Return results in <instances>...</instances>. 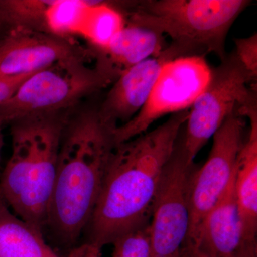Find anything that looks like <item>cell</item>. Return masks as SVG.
I'll list each match as a JSON object with an SVG mask.
<instances>
[{"label":"cell","instance_id":"obj_13","mask_svg":"<svg viewBox=\"0 0 257 257\" xmlns=\"http://www.w3.org/2000/svg\"><path fill=\"white\" fill-rule=\"evenodd\" d=\"M241 114L249 119L250 127L236 162L235 197L243 241L254 242L257 231V106L244 108Z\"/></svg>","mask_w":257,"mask_h":257},{"label":"cell","instance_id":"obj_15","mask_svg":"<svg viewBox=\"0 0 257 257\" xmlns=\"http://www.w3.org/2000/svg\"><path fill=\"white\" fill-rule=\"evenodd\" d=\"M0 257H62L44 234L13 214L0 199Z\"/></svg>","mask_w":257,"mask_h":257},{"label":"cell","instance_id":"obj_2","mask_svg":"<svg viewBox=\"0 0 257 257\" xmlns=\"http://www.w3.org/2000/svg\"><path fill=\"white\" fill-rule=\"evenodd\" d=\"M115 128L97 110L69 117L64 126L45 229L62 247L75 248L92 217L116 148Z\"/></svg>","mask_w":257,"mask_h":257},{"label":"cell","instance_id":"obj_12","mask_svg":"<svg viewBox=\"0 0 257 257\" xmlns=\"http://www.w3.org/2000/svg\"><path fill=\"white\" fill-rule=\"evenodd\" d=\"M234 179L208 212L192 241L211 257H231L244 244L234 192Z\"/></svg>","mask_w":257,"mask_h":257},{"label":"cell","instance_id":"obj_14","mask_svg":"<svg viewBox=\"0 0 257 257\" xmlns=\"http://www.w3.org/2000/svg\"><path fill=\"white\" fill-rule=\"evenodd\" d=\"M167 47L164 34L126 20L109 46L98 52V58L120 74L147 59L157 57Z\"/></svg>","mask_w":257,"mask_h":257},{"label":"cell","instance_id":"obj_3","mask_svg":"<svg viewBox=\"0 0 257 257\" xmlns=\"http://www.w3.org/2000/svg\"><path fill=\"white\" fill-rule=\"evenodd\" d=\"M68 118L62 112L12 122L13 151L0 177V199L43 234Z\"/></svg>","mask_w":257,"mask_h":257},{"label":"cell","instance_id":"obj_4","mask_svg":"<svg viewBox=\"0 0 257 257\" xmlns=\"http://www.w3.org/2000/svg\"><path fill=\"white\" fill-rule=\"evenodd\" d=\"M251 2L247 0H147L139 2L126 20L169 35L179 56H226L231 25Z\"/></svg>","mask_w":257,"mask_h":257},{"label":"cell","instance_id":"obj_16","mask_svg":"<svg viewBox=\"0 0 257 257\" xmlns=\"http://www.w3.org/2000/svg\"><path fill=\"white\" fill-rule=\"evenodd\" d=\"M126 23L124 13L110 3L85 1L72 35L85 39L101 52L109 46Z\"/></svg>","mask_w":257,"mask_h":257},{"label":"cell","instance_id":"obj_1","mask_svg":"<svg viewBox=\"0 0 257 257\" xmlns=\"http://www.w3.org/2000/svg\"><path fill=\"white\" fill-rule=\"evenodd\" d=\"M189 114V109L172 114L155 130L116 145L83 244L101 251L150 222L161 178Z\"/></svg>","mask_w":257,"mask_h":257},{"label":"cell","instance_id":"obj_18","mask_svg":"<svg viewBox=\"0 0 257 257\" xmlns=\"http://www.w3.org/2000/svg\"><path fill=\"white\" fill-rule=\"evenodd\" d=\"M112 245L111 257H151L150 221L121 235Z\"/></svg>","mask_w":257,"mask_h":257},{"label":"cell","instance_id":"obj_22","mask_svg":"<svg viewBox=\"0 0 257 257\" xmlns=\"http://www.w3.org/2000/svg\"><path fill=\"white\" fill-rule=\"evenodd\" d=\"M231 257H257L256 241L245 243Z\"/></svg>","mask_w":257,"mask_h":257},{"label":"cell","instance_id":"obj_17","mask_svg":"<svg viewBox=\"0 0 257 257\" xmlns=\"http://www.w3.org/2000/svg\"><path fill=\"white\" fill-rule=\"evenodd\" d=\"M52 0H0V21L10 28L45 32V15Z\"/></svg>","mask_w":257,"mask_h":257},{"label":"cell","instance_id":"obj_11","mask_svg":"<svg viewBox=\"0 0 257 257\" xmlns=\"http://www.w3.org/2000/svg\"><path fill=\"white\" fill-rule=\"evenodd\" d=\"M179 57L169 45L157 57H150L123 71L97 110L101 121L116 128L119 123L124 124L133 119L146 104L162 67Z\"/></svg>","mask_w":257,"mask_h":257},{"label":"cell","instance_id":"obj_23","mask_svg":"<svg viewBox=\"0 0 257 257\" xmlns=\"http://www.w3.org/2000/svg\"><path fill=\"white\" fill-rule=\"evenodd\" d=\"M3 123L0 121V162H1L2 150L3 147Z\"/></svg>","mask_w":257,"mask_h":257},{"label":"cell","instance_id":"obj_9","mask_svg":"<svg viewBox=\"0 0 257 257\" xmlns=\"http://www.w3.org/2000/svg\"><path fill=\"white\" fill-rule=\"evenodd\" d=\"M238 108L214 134L207 161L193 173L189 184V229L186 241L194 240L204 217L222 197L234 177L238 155L244 141V117L239 114Z\"/></svg>","mask_w":257,"mask_h":257},{"label":"cell","instance_id":"obj_19","mask_svg":"<svg viewBox=\"0 0 257 257\" xmlns=\"http://www.w3.org/2000/svg\"><path fill=\"white\" fill-rule=\"evenodd\" d=\"M234 54L253 82L257 78V35L235 39Z\"/></svg>","mask_w":257,"mask_h":257},{"label":"cell","instance_id":"obj_21","mask_svg":"<svg viewBox=\"0 0 257 257\" xmlns=\"http://www.w3.org/2000/svg\"><path fill=\"white\" fill-rule=\"evenodd\" d=\"M177 257H211L202 251L194 243L185 241Z\"/></svg>","mask_w":257,"mask_h":257},{"label":"cell","instance_id":"obj_5","mask_svg":"<svg viewBox=\"0 0 257 257\" xmlns=\"http://www.w3.org/2000/svg\"><path fill=\"white\" fill-rule=\"evenodd\" d=\"M85 60L64 61L35 72L9 99L0 103V121L5 124L64 112L119 76L101 61L91 67Z\"/></svg>","mask_w":257,"mask_h":257},{"label":"cell","instance_id":"obj_10","mask_svg":"<svg viewBox=\"0 0 257 257\" xmlns=\"http://www.w3.org/2000/svg\"><path fill=\"white\" fill-rule=\"evenodd\" d=\"M88 56L71 39L32 29L10 28L0 40V76L35 73L58 62L86 60Z\"/></svg>","mask_w":257,"mask_h":257},{"label":"cell","instance_id":"obj_20","mask_svg":"<svg viewBox=\"0 0 257 257\" xmlns=\"http://www.w3.org/2000/svg\"><path fill=\"white\" fill-rule=\"evenodd\" d=\"M35 73L0 76V103L9 99L24 82Z\"/></svg>","mask_w":257,"mask_h":257},{"label":"cell","instance_id":"obj_8","mask_svg":"<svg viewBox=\"0 0 257 257\" xmlns=\"http://www.w3.org/2000/svg\"><path fill=\"white\" fill-rule=\"evenodd\" d=\"M197 167L184 156L178 139L152 207L151 257H177L185 242L189 229V184Z\"/></svg>","mask_w":257,"mask_h":257},{"label":"cell","instance_id":"obj_24","mask_svg":"<svg viewBox=\"0 0 257 257\" xmlns=\"http://www.w3.org/2000/svg\"><path fill=\"white\" fill-rule=\"evenodd\" d=\"M3 23H2V22L0 21V28H1L2 27H3Z\"/></svg>","mask_w":257,"mask_h":257},{"label":"cell","instance_id":"obj_6","mask_svg":"<svg viewBox=\"0 0 257 257\" xmlns=\"http://www.w3.org/2000/svg\"><path fill=\"white\" fill-rule=\"evenodd\" d=\"M256 85L234 52L226 55L218 67L211 69L210 80L189 109L185 134L179 140L189 162H194L208 140L237 107L256 101Z\"/></svg>","mask_w":257,"mask_h":257},{"label":"cell","instance_id":"obj_7","mask_svg":"<svg viewBox=\"0 0 257 257\" xmlns=\"http://www.w3.org/2000/svg\"><path fill=\"white\" fill-rule=\"evenodd\" d=\"M211 69L204 57H182L162 67L146 104L133 119L114 130L116 145L147 133L167 114L190 109L210 80Z\"/></svg>","mask_w":257,"mask_h":257}]
</instances>
